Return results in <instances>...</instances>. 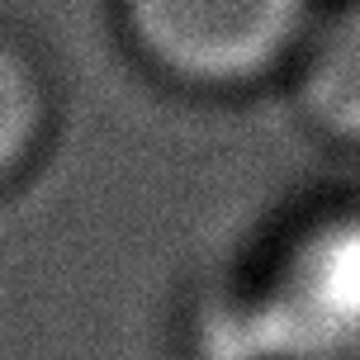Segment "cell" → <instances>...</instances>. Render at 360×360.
<instances>
[{"label": "cell", "instance_id": "obj_1", "mask_svg": "<svg viewBox=\"0 0 360 360\" xmlns=\"http://www.w3.org/2000/svg\"><path fill=\"white\" fill-rule=\"evenodd\" d=\"M204 360H360V209H327L204 313Z\"/></svg>", "mask_w": 360, "mask_h": 360}, {"label": "cell", "instance_id": "obj_2", "mask_svg": "<svg viewBox=\"0 0 360 360\" xmlns=\"http://www.w3.org/2000/svg\"><path fill=\"white\" fill-rule=\"evenodd\" d=\"M323 0H114L128 48L180 90L237 95L285 76Z\"/></svg>", "mask_w": 360, "mask_h": 360}, {"label": "cell", "instance_id": "obj_3", "mask_svg": "<svg viewBox=\"0 0 360 360\" xmlns=\"http://www.w3.org/2000/svg\"><path fill=\"white\" fill-rule=\"evenodd\" d=\"M289 86L318 138L360 147V0L318 5V19L289 67Z\"/></svg>", "mask_w": 360, "mask_h": 360}, {"label": "cell", "instance_id": "obj_4", "mask_svg": "<svg viewBox=\"0 0 360 360\" xmlns=\"http://www.w3.org/2000/svg\"><path fill=\"white\" fill-rule=\"evenodd\" d=\"M53 133V86L34 48L0 24V190L29 176Z\"/></svg>", "mask_w": 360, "mask_h": 360}]
</instances>
